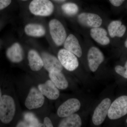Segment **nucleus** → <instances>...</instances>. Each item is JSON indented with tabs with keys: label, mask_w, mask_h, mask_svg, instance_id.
I'll return each instance as SVG.
<instances>
[{
	"label": "nucleus",
	"mask_w": 127,
	"mask_h": 127,
	"mask_svg": "<svg viewBox=\"0 0 127 127\" xmlns=\"http://www.w3.org/2000/svg\"><path fill=\"white\" fill-rule=\"evenodd\" d=\"M90 35L98 43L102 45H107L110 43V41L107 36V32L104 28L98 27L93 28L90 31Z\"/></svg>",
	"instance_id": "nucleus-15"
},
{
	"label": "nucleus",
	"mask_w": 127,
	"mask_h": 127,
	"mask_svg": "<svg viewBox=\"0 0 127 127\" xmlns=\"http://www.w3.org/2000/svg\"><path fill=\"white\" fill-rule=\"evenodd\" d=\"M6 55L8 59L14 63L20 62L24 57L23 49L18 43H15L9 48L6 51Z\"/></svg>",
	"instance_id": "nucleus-14"
},
{
	"label": "nucleus",
	"mask_w": 127,
	"mask_h": 127,
	"mask_svg": "<svg viewBox=\"0 0 127 127\" xmlns=\"http://www.w3.org/2000/svg\"><path fill=\"white\" fill-rule=\"evenodd\" d=\"M82 122L80 116L77 114L64 117L59 123V127H81Z\"/></svg>",
	"instance_id": "nucleus-20"
},
{
	"label": "nucleus",
	"mask_w": 127,
	"mask_h": 127,
	"mask_svg": "<svg viewBox=\"0 0 127 127\" xmlns=\"http://www.w3.org/2000/svg\"><path fill=\"white\" fill-rule=\"evenodd\" d=\"M41 58L43 62L44 68L48 72L62 71L63 66L59 59L48 53L43 52L41 53Z\"/></svg>",
	"instance_id": "nucleus-11"
},
{
	"label": "nucleus",
	"mask_w": 127,
	"mask_h": 127,
	"mask_svg": "<svg viewBox=\"0 0 127 127\" xmlns=\"http://www.w3.org/2000/svg\"><path fill=\"white\" fill-rule=\"evenodd\" d=\"M28 58L30 68L32 70L39 71L43 66L42 58L35 50H31L29 51Z\"/></svg>",
	"instance_id": "nucleus-16"
},
{
	"label": "nucleus",
	"mask_w": 127,
	"mask_h": 127,
	"mask_svg": "<svg viewBox=\"0 0 127 127\" xmlns=\"http://www.w3.org/2000/svg\"><path fill=\"white\" fill-rule=\"evenodd\" d=\"M24 117L26 121L29 123V127H36L39 123L37 119L31 113H27L25 114Z\"/></svg>",
	"instance_id": "nucleus-22"
},
{
	"label": "nucleus",
	"mask_w": 127,
	"mask_h": 127,
	"mask_svg": "<svg viewBox=\"0 0 127 127\" xmlns=\"http://www.w3.org/2000/svg\"><path fill=\"white\" fill-rule=\"evenodd\" d=\"M38 88L42 94L50 100H56L59 96L58 88L51 80H48L44 84H39Z\"/></svg>",
	"instance_id": "nucleus-12"
},
{
	"label": "nucleus",
	"mask_w": 127,
	"mask_h": 127,
	"mask_svg": "<svg viewBox=\"0 0 127 127\" xmlns=\"http://www.w3.org/2000/svg\"><path fill=\"white\" fill-rule=\"evenodd\" d=\"M115 70L119 75L127 79V61L124 67L120 65L117 66L115 67Z\"/></svg>",
	"instance_id": "nucleus-23"
},
{
	"label": "nucleus",
	"mask_w": 127,
	"mask_h": 127,
	"mask_svg": "<svg viewBox=\"0 0 127 127\" xmlns=\"http://www.w3.org/2000/svg\"><path fill=\"white\" fill-rule=\"evenodd\" d=\"M29 9L35 15L48 16L53 12L54 6L50 0H33L30 3Z\"/></svg>",
	"instance_id": "nucleus-3"
},
{
	"label": "nucleus",
	"mask_w": 127,
	"mask_h": 127,
	"mask_svg": "<svg viewBox=\"0 0 127 127\" xmlns=\"http://www.w3.org/2000/svg\"><path fill=\"white\" fill-rule=\"evenodd\" d=\"M45 99L44 95L39 89L32 87L25 101V106L29 109H37L43 106Z\"/></svg>",
	"instance_id": "nucleus-6"
},
{
	"label": "nucleus",
	"mask_w": 127,
	"mask_h": 127,
	"mask_svg": "<svg viewBox=\"0 0 127 127\" xmlns=\"http://www.w3.org/2000/svg\"><path fill=\"white\" fill-rule=\"evenodd\" d=\"M49 73L50 79L58 88L64 90L68 87V82L61 71H52Z\"/></svg>",
	"instance_id": "nucleus-18"
},
{
	"label": "nucleus",
	"mask_w": 127,
	"mask_h": 127,
	"mask_svg": "<svg viewBox=\"0 0 127 127\" xmlns=\"http://www.w3.org/2000/svg\"><path fill=\"white\" fill-rule=\"evenodd\" d=\"M11 2V0H0V10L8 6Z\"/></svg>",
	"instance_id": "nucleus-24"
},
{
	"label": "nucleus",
	"mask_w": 127,
	"mask_h": 127,
	"mask_svg": "<svg viewBox=\"0 0 127 127\" xmlns=\"http://www.w3.org/2000/svg\"><path fill=\"white\" fill-rule=\"evenodd\" d=\"M125 0H109L112 5L116 7H118L122 5Z\"/></svg>",
	"instance_id": "nucleus-25"
},
{
	"label": "nucleus",
	"mask_w": 127,
	"mask_h": 127,
	"mask_svg": "<svg viewBox=\"0 0 127 127\" xmlns=\"http://www.w3.org/2000/svg\"><path fill=\"white\" fill-rule=\"evenodd\" d=\"M16 106L13 98L9 95H2L0 101V120L5 124L9 123L15 116Z\"/></svg>",
	"instance_id": "nucleus-1"
},
{
	"label": "nucleus",
	"mask_w": 127,
	"mask_h": 127,
	"mask_svg": "<svg viewBox=\"0 0 127 127\" xmlns=\"http://www.w3.org/2000/svg\"><path fill=\"white\" fill-rule=\"evenodd\" d=\"M81 106V103L78 99L70 98L64 102L58 108V115L61 118L67 117L79 111Z\"/></svg>",
	"instance_id": "nucleus-8"
},
{
	"label": "nucleus",
	"mask_w": 127,
	"mask_h": 127,
	"mask_svg": "<svg viewBox=\"0 0 127 127\" xmlns=\"http://www.w3.org/2000/svg\"><path fill=\"white\" fill-rule=\"evenodd\" d=\"M17 127H29V125L27 124L26 123L24 122H21L17 125Z\"/></svg>",
	"instance_id": "nucleus-27"
},
{
	"label": "nucleus",
	"mask_w": 127,
	"mask_h": 127,
	"mask_svg": "<svg viewBox=\"0 0 127 127\" xmlns=\"http://www.w3.org/2000/svg\"><path fill=\"white\" fill-rule=\"evenodd\" d=\"M108 31L112 38L115 37H122L125 33L126 27L125 25H122L121 21H114L108 25Z\"/></svg>",
	"instance_id": "nucleus-17"
},
{
	"label": "nucleus",
	"mask_w": 127,
	"mask_h": 127,
	"mask_svg": "<svg viewBox=\"0 0 127 127\" xmlns=\"http://www.w3.org/2000/svg\"><path fill=\"white\" fill-rule=\"evenodd\" d=\"M1 97H2V95H1V91L0 88V101L1 99Z\"/></svg>",
	"instance_id": "nucleus-30"
},
{
	"label": "nucleus",
	"mask_w": 127,
	"mask_h": 127,
	"mask_svg": "<svg viewBox=\"0 0 127 127\" xmlns=\"http://www.w3.org/2000/svg\"><path fill=\"white\" fill-rule=\"evenodd\" d=\"M127 114V96H121L111 103L108 116L111 120L121 118Z\"/></svg>",
	"instance_id": "nucleus-2"
},
{
	"label": "nucleus",
	"mask_w": 127,
	"mask_h": 127,
	"mask_svg": "<svg viewBox=\"0 0 127 127\" xmlns=\"http://www.w3.org/2000/svg\"><path fill=\"white\" fill-rule=\"evenodd\" d=\"M77 19L80 25L86 27H99L102 24V19L100 16L93 13H81L78 16Z\"/></svg>",
	"instance_id": "nucleus-10"
},
{
	"label": "nucleus",
	"mask_w": 127,
	"mask_h": 127,
	"mask_svg": "<svg viewBox=\"0 0 127 127\" xmlns=\"http://www.w3.org/2000/svg\"><path fill=\"white\" fill-rule=\"evenodd\" d=\"M58 57L63 66L70 71L75 70L79 66L76 56L65 49L59 50Z\"/></svg>",
	"instance_id": "nucleus-5"
},
{
	"label": "nucleus",
	"mask_w": 127,
	"mask_h": 127,
	"mask_svg": "<svg viewBox=\"0 0 127 127\" xmlns=\"http://www.w3.org/2000/svg\"><path fill=\"white\" fill-rule=\"evenodd\" d=\"M22 0V1H26V0Z\"/></svg>",
	"instance_id": "nucleus-31"
},
{
	"label": "nucleus",
	"mask_w": 127,
	"mask_h": 127,
	"mask_svg": "<svg viewBox=\"0 0 127 127\" xmlns=\"http://www.w3.org/2000/svg\"><path fill=\"white\" fill-rule=\"evenodd\" d=\"M51 36L56 45H62L66 39L67 34L63 25L57 19H53L49 23Z\"/></svg>",
	"instance_id": "nucleus-4"
},
{
	"label": "nucleus",
	"mask_w": 127,
	"mask_h": 127,
	"mask_svg": "<svg viewBox=\"0 0 127 127\" xmlns=\"http://www.w3.org/2000/svg\"></svg>",
	"instance_id": "nucleus-32"
},
{
	"label": "nucleus",
	"mask_w": 127,
	"mask_h": 127,
	"mask_svg": "<svg viewBox=\"0 0 127 127\" xmlns=\"http://www.w3.org/2000/svg\"><path fill=\"white\" fill-rule=\"evenodd\" d=\"M87 58L90 70L95 72L104 61V57L103 53L98 48L92 47L89 50Z\"/></svg>",
	"instance_id": "nucleus-9"
},
{
	"label": "nucleus",
	"mask_w": 127,
	"mask_h": 127,
	"mask_svg": "<svg viewBox=\"0 0 127 127\" xmlns=\"http://www.w3.org/2000/svg\"><path fill=\"white\" fill-rule=\"evenodd\" d=\"M62 9L66 15L73 16L77 14L79 8L77 5L72 2H67L62 6Z\"/></svg>",
	"instance_id": "nucleus-21"
},
{
	"label": "nucleus",
	"mask_w": 127,
	"mask_h": 127,
	"mask_svg": "<svg viewBox=\"0 0 127 127\" xmlns=\"http://www.w3.org/2000/svg\"><path fill=\"white\" fill-rule=\"evenodd\" d=\"M25 31L27 35L34 37H41L45 34V29L42 25L30 23L25 26Z\"/></svg>",
	"instance_id": "nucleus-19"
},
{
	"label": "nucleus",
	"mask_w": 127,
	"mask_h": 127,
	"mask_svg": "<svg viewBox=\"0 0 127 127\" xmlns=\"http://www.w3.org/2000/svg\"><path fill=\"white\" fill-rule=\"evenodd\" d=\"M111 103V100L106 98L98 105L94 111L92 117L93 122L94 125H100L104 122L107 115Z\"/></svg>",
	"instance_id": "nucleus-7"
},
{
	"label": "nucleus",
	"mask_w": 127,
	"mask_h": 127,
	"mask_svg": "<svg viewBox=\"0 0 127 127\" xmlns=\"http://www.w3.org/2000/svg\"><path fill=\"white\" fill-rule=\"evenodd\" d=\"M124 45H125V47L127 48V39L125 41V43H124Z\"/></svg>",
	"instance_id": "nucleus-29"
},
{
	"label": "nucleus",
	"mask_w": 127,
	"mask_h": 127,
	"mask_svg": "<svg viewBox=\"0 0 127 127\" xmlns=\"http://www.w3.org/2000/svg\"><path fill=\"white\" fill-rule=\"evenodd\" d=\"M64 48L80 58L82 55L81 47L77 37L71 34L66 39L64 44Z\"/></svg>",
	"instance_id": "nucleus-13"
},
{
	"label": "nucleus",
	"mask_w": 127,
	"mask_h": 127,
	"mask_svg": "<svg viewBox=\"0 0 127 127\" xmlns=\"http://www.w3.org/2000/svg\"><path fill=\"white\" fill-rule=\"evenodd\" d=\"M53 0L56 1H60V2H63L65 1L66 0Z\"/></svg>",
	"instance_id": "nucleus-28"
},
{
	"label": "nucleus",
	"mask_w": 127,
	"mask_h": 127,
	"mask_svg": "<svg viewBox=\"0 0 127 127\" xmlns=\"http://www.w3.org/2000/svg\"><path fill=\"white\" fill-rule=\"evenodd\" d=\"M43 124L44 127H53V125L51 121L50 120V119L47 117H46L44 118Z\"/></svg>",
	"instance_id": "nucleus-26"
}]
</instances>
